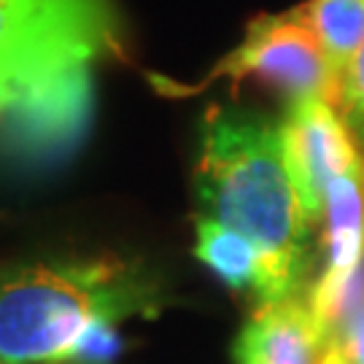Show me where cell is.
I'll return each mask as SVG.
<instances>
[{
  "label": "cell",
  "mask_w": 364,
  "mask_h": 364,
  "mask_svg": "<svg viewBox=\"0 0 364 364\" xmlns=\"http://www.w3.org/2000/svg\"><path fill=\"white\" fill-rule=\"evenodd\" d=\"M192 186L200 216L246 235L262 251L257 305L302 294L313 224L289 178L281 122L243 105H210L200 122Z\"/></svg>",
  "instance_id": "cell-1"
},
{
  "label": "cell",
  "mask_w": 364,
  "mask_h": 364,
  "mask_svg": "<svg viewBox=\"0 0 364 364\" xmlns=\"http://www.w3.org/2000/svg\"><path fill=\"white\" fill-rule=\"evenodd\" d=\"M156 311V289L117 257L30 264L0 281V364H63L97 318Z\"/></svg>",
  "instance_id": "cell-2"
},
{
  "label": "cell",
  "mask_w": 364,
  "mask_h": 364,
  "mask_svg": "<svg viewBox=\"0 0 364 364\" xmlns=\"http://www.w3.org/2000/svg\"><path fill=\"white\" fill-rule=\"evenodd\" d=\"M119 54L122 19L111 0H0V68L30 95Z\"/></svg>",
  "instance_id": "cell-3"
},
{
  "label": "cell",
  "mask_w": 364,
  "mask_h": 364,
  "mask_svg": "<svg viewBox=\"0 0 364 364\" xmlns=\"http://www.w3.org/2000/svg\"><path fill=\"white\" fill-rule=\"evenodd\" d=\"M219 78H230L235 84L248 78L259 81L287 95L289 103L302 97H321L340 108L343 95V78L329 63L324 46L291 9L284 14H262L248 22L246 38L200 84L176 87L170 81H159L156 87L162 92L181 90V95H189Z\"/></svg>",
  "instance_id": "cell-4"
},
{
  "label": "cell",
  "mask_w": 364,
  "mask_h": 364,
  "mask_svg": "<svg viewBox=\"0 0 364 364\" xmlns=\"http://www.w3.org/2000/svg\"><path fill=\"white\" fill-rule=\"evenodd\" d=\"M281 144L289 178L313 227L321 224L329 183L362 159V149L338 105L321 97L291 100L281 119Z\"/></svg>",
  "instance_id": "cell-5"
},
{
  "label": "cell",
  "mask_w": 364,
  "mask_h": 364,
  "mask_svg": "<svg viewBox=\"0 0 364 364\" xmlns=\"http://www.w3.org/2000/svg\"><path fill=\"white\" fill-rule=\"evenodd\" d=\"M95 105L92 68L73 70L27 95L0 117V146L22 159L68 154L84 135Z\"/></svg>",
  "instance_id": "cell-6"
},
{
  "label": "cell",
  "mask_w": 364,
  "mask_h": 364,
  "mask_svg": "<svg viewBox=\"0 0 364 364\" xmlns=\"http://www.w3.org/2000/svg\"><path fill=\"white\" fill-rule=\"evenodd\" d=\"M235 364H348L308 294L262 302L232 343Z\"/></svg>",
  "instance_id": "cell-7"
},
{
  "label": "cell",
  "mask_w": 364,
  "mask_h": 364,
  "mask_svg": "<svg viewBox=\"0 0 364 364\" xmlns=\"http://www.w3.org/2000/svg\"><path fill=\"white\" fill-rule=\"evenodd\" d=\"M324 270L308 289V302L324 316L364 264V156L329 183L321 213Z\"/></svg>",
  "instance_id": "cell-8"
},
{
  "label": "cell",
  "mask_w": 364,
  "mask_h": 364,
  "mask_svg": "<svg viewBox=\"0 0 364 364\" xmlns=\"http://www.w3.org/2000/svg\"><path fill=\"white\" fill-rule=\"evenodd\" d=\"M195 257L224 287L232 291H251L259 297L264 284V257L246 235L235 232L219 221L197 216Z\"/></svg>",
  "instance_id": "cell-9"
},
{
  "label": "cell",
  "mask_w": 364,
  "mask_h": 364,
  "mask_svg": "<svg viewBox=\"0 0 364 364\" xmlns=\"http://www.w3.org/2000/svg\"><path fill=\"white\" fill-rule=\"evenodd\" d=\"M291 11L311 27L343 78L346 68L364 46V0H305Z\"/></svg>",
  "instance_id": "cell-10"
},
{
  "label": "cell",
  "mask_w": 364,
  "mask_h": 364,
  "mask_svg": "<svg viewBox=\"0 0 364 364\" xmlns=\"http://www.w3.org/2000/svg\"><path fill=\"white\" fill-rule=\"evenodd\" d=\"M318 318L332 329V338L348 364H364V264Z\"/></svg>",
  "instance_id": "cell-11"
},
{
  "label": "cell",
  "mask_w": 364,
  "mask_h": 364,
  "mask_svg": "<svg viewBox=\"0 0 364 364\" xmlns=\"http://www.w3.org/2000/svg\"><path fill=\"white\" fill-rule=\"evenodd\" d=\"M114 318H97L92 321L81 338L73 343L63 364H114L124 351V340L117 329Z\"/></svg>",
  "instance_id": "cell-12"
},
{
  "label": "cell",
  "mask_w": 364,
  "mask_h": 364,
  "mask_svg": "<svg viewBox=\"0 0 364 364\" xmlns=\"http://www.w3.org/2000/svg\"><path fill=\"white\" fill-rule=\"evenodd\" d=\"M340 114L348 122L356 144L364 154V46L351 60L343 73V95H340Z\"/></svg>",
  "instance_id": "cell-13"
},
{
  "label": "cell",
  "mask_w": 364,
  "mask_h": 364,
  "mask_svg": "<svg viewBox=\"0 0 364 364\" xmlns=\"http://www.w3.org/2000/svg\"><path fill=\"white\" fill-rule=\"evenodd\" d=\"M30 95V87H27L22 78H16L14 73H9L6 68H0V117L14 108L19 100H25Z\"/></svg>",
  "instance_id": "cell-14"
}]
</instances>
